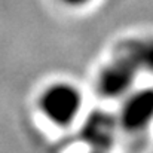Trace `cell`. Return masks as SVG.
Here are the masks:
<instances>
[{
	"instance_id": "6da1fadb",
	"label": "cell",
	"mask_w": 153,
	"mask_h": 153,
	"mask_svg": "<svg viewBox=\"0 0 153 153\" xmlns=\"http://www.w3.org/2000/svg\"><path fill=\"white\" fill-rule=\"evenodd\" d=\"M39 110L56 126H67L76 120L82 108V92L68 82H55L39 97Z\"/></svg>"
},
{
	"instance_id": "7a4b0ae2",
	"label": "cell",
	"mask_w": 153,
	"mask_h": 153,
	"mask_svg": "<svg viewBox=\"0 0 153 153\" xmlns=\"http://www.w3.org/2000/svg\"><path fill=\"white\" fill-rule=\"evenodd\" d=\"M117 125L126 132H140L153 122V86L129 91L122 102Z\"/></svg>"
},
{
	"instance_id": "3957f363",
	"label": "cell",
	"mask_w": 153,
	"mask_h": 153,
	"mask_svg": "<svg viewBox=\"0 0 153 153\" xmlns=\"http://www.w3.org/2000/svg\"><path fill=\"white\" fill-rule=\"evenodd\" d=\"M138 71L122 56L114 58L100 70L97 77L98 92L105 98L125 97L134 85Z\"/></svg>"
},
{
	"instance_id": "277c9868",
	"label": "cell",
	"mask_w": 153,
	"mask_h": 153,
	"mask_svg": "<svg viewBox=\"0 0 153 153\" xmlns=\"http://www.w3.org/2000/svg\"><path fill=\"white\" fill-rule=\"evenodd\" d=\"M116 55L125 58L138 73H152L153 74V36L134 37L122 42Z\"/></svg>"
},
{
	"instance_id": "5b68a950",
	"label": "cell",
	"mask_w": 153,
	"mask_h": 153,
	"mask_svg": "<svg viewBox=\"0 0 153 153\" xmlns=\"http://www.w3.org/2000/svg\"><path fill=\"white\" fill-rule=\"evenodd\" d=\"M117 120L107 113H94L83 125V140L95 147H107L113 143Z\"/></svg>"
},
{
	"instance_id": "8992f818",
	"label": "cell",
	"mask_w": 153,
	"mask_h": 153,
	"mask_svg": "<svg viewBox=\"0 0 153 153\" xmlns=\"http://www.w3.org/2000/svg\"><path fill=\"white\" fill-rule=\"evenodd\" d=\"M59 1L68 7H82V6L88 4L91 0H59Z\"/></svg>"
}]
</instances>
